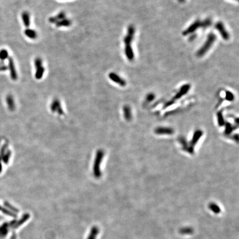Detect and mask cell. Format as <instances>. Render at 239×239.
Here are the masks:
<instances>
[{
  "label": "cell",
  "instance_id": "obj_1",
  "mask_svg": "<svg viewBox=\"0 0 239 239\" xmlns=\"http://www.w3.org/2000/svg\"><path fill=\"white\" fill-rule=\"evenodd\" d=\"M216 39H217V37L214 33H210V34H209L207 35L206 41L205 42L204 44L197 51V55L198 57H203V55H204L207 53V51L210 50V48L212 47V46L214 43Z\"/></svg>",
  "mask_w": 239,
  "mask_h": 239
},
{
  "label": "cell",
  "instance_id": "obj_2",
  "mask_svg": "<svg viewBox=\"0 0 239 239\" xmlns=\"http://www.w3.org/2000/svg\"><path fill=\"white\" fill-rule=\"evenodd\" d=\"M135 34V28L133 25H130L127 30V34L126 36L123 38V42L126 45H131L134 38Z\"/></svg>",
  "mask_w": 239,
  "mask_h": 239
},
{
  "label": "cell",
  "instance_id": "obj_3",
  "mask_svg": "<svg viewBox=\"0 0 239 239\" xmlns=\"http://www.w3.org/2000/svg\"><path fill=\"white\" fill-rule=\"evenodd\" d=\"M16 220H14L10 222H6L2 225L0 226V238L2 239L5 238L8 234L10 228L12 229V226L16 222Z\"/></svg>",
  "mask_w": 239,
  "mask_h": 239
},
{
  "label": "cell",
  "instance_id": "obj_4",
  "mask_svg": "<svg viewBox=\"0 0 239 239\" xmlns=\"http://www.w3.org/2000/svg\"><path fill=\"white\" fill-rule=\"evenodd\" d=\"M215 29L218 31L219 33L220 34L222 38L225 40V41H228L230 38V34L226 29L225 26L224 25L223 23L222 22H218L216 23L215 26Z\"/></svg>",
  "mask_w": 239,
  "mask_h": 239
},
{
  "label": "cell",
  "instance_id": "obj_5",
  "mask_svg": "<svg viewBox=\"0 0 239 239\" xmlns=\"http://www.w3.org/2000/svg\"><path fill=\"white\" fill-rule=\"evenodd\" d=\"M200 27H201V21L199 20H197L193 23L189 27H188L185 30H184L182 33V34L184 36L192 34L194 33V32H195Z\"/></svg>",
  "mask_w": 239,
  "mask_h": 239
},
{
  "label": "cell",
  "instance_id": "obj_6",
  "mask_svg": "<svg viewBox=\"0 0 239 239\" xmlns=\"http://www.w3.org/2000/svg\"><path fill=\"white\" fill-rule=\"evenodd\" d=\"M174 132L173 128L168 127H158L154 130V133L158 135H172Z\"/></svg>",
  "mask_w": 239,
  "mask_h": 239
},
{
  "label": "cell",
  "instance_id": "obj_7",
  "mask_svg": "<svg viewBox=\"0 0 239 239\" xmlns=\"http://www.w3.org/2000/svg\"><path fill=\"white\" fill-rule=\"evenodd\" d=\"M109 78L113 81L114 83L118 84L119 85L124 87L126 85V81H125L121 77H120L118 75H117L116 73L115 72H110L108 74Z\"/></svg>",
  "mask_w": 239,
  "mask_h": 239
},
{
  "label": "cell",
  "instance_id": "obj_8",
  "mask_svg": "<svg viewBox=\"0 0 239 239\" xmlns=\"http://www.w3.org/2000/svg\"><path fill=\"white\" fill-rule=\"evenodd\" d=\"M203 132L201 130H197L194 132L192 137V139L191 140V145L189 149L190 153H192V152L193 151V149L192 147H194V146L197 144L199 140L203 136Z\"/></svg>",
  "mask_w": 239,
  "mask_h": 239
},
{
  "label": "cell",
  "instance_id": "obj_9",
  "mask_svg": "<svg viewBox=\"0 0 239 239\" xmlns=\"http://www.w3.org/2000/svg\"><path fill=\"white\" fill-rule=\"evenodd\" d=\"M190 88H191V86L189 84H184L182 86L179 91H178V93H177V94L174 96V97L173 98V101L174 100L179 99L182 96L185 95L189 91Z\"/></svg>",
  "mask_w": 239,
  "mask_h": 239
},
{
  "label": "cell",
  "instance_id": "obj_10",
  "mask_svg": "<svg viewBox=\"0 0 239 239\" xmlns=\"http://www.w3.org/2000/svg\"><path fill=\"white\" fill-rule=\"evenodd\" d=\"M103 156H104L103 152L100 151L97 154V156L96 157L95 166H94V173L96 176H98V177L99 176V174H100L99 172L100 162H101Z\"/></svg>",
  "mask_w": 239,
  "mask_h": 239
},
{
  "label": "cell",
  "instance_id": "obj_11",
  "mask_svg": "<svg viewBox=\"0 0 239 239\" xmlns=\"http://www.w3.org/2000/svg\"><path fill=\"white\" fill-rule=\"evenodd\" d=\"M64 18H66V14L64 11H61L59 14H57L56 16L50 17L48 21L50 23H54L55 24L56 23L60 21V20H62Z\"/></svg>",
  "mask_w": 239,
  "mask_h": 239
},
{
  "label": "cell",
  "instance_id": "obj_12",
  "mask_svg": "<svg viewBox=\"0 0 239 239\" xmlns=\"http://www.w3.org/2000/svg\"><path fill=\"white\" fill-rule=\"evenodd\" d=\"M125 53L127 59L130 61H132L134 59L135 55L133 49L131 45H126L125 48Z\"/></svg>",
  "mask_w": 239,
  "mask_h": 239
},
{
  "label": "cell",
  "instance_id": "obj_13",
  "mask_svg": "<svg viewBox=\"0 0 239 239\" xmlns=\"http://www.w3.org/2000/svg\"><path fill=\"white\" fill-rule=\"evenodd\" d=\"M29 217H30V215L29 214H28V213L24 214L19 220L16 221V222L13 226L12 229H16L18 228V227L22 225L26 221H27L29 219Z\"/></svg>",
  "mask_w": 239,
  "mask_h": 239
},
{
  "label": "cell",
  "instance_id": "obj_14",
  "mask_svg": "<svg viewBox=\"0 0 239 239\" xmlns=\"http://www.w3.org/2000/svg\"><path fill=\"white\" fill-rule=\"evenodd\" d=\"M9 68L10 69V72H11V77L13 80H16L17 79V74L16 69L14 67V60L12 58H10L9 59Z\"/></svg>",
  "mask_w": 239,
  "mask_h": 239
},
{
  "label": "cell",
  "instance_id": "obj_15",
  "mask_svg": "<svg viewBox=\"0 0 239 239\" xmlns=\"http://www.w3.org/2000/svg\"><path fill=\"white\" fill-rule=\"evenodd\" d=\"M123 111L124 117L127 121H130L132 119V113L130 107L128 105H125L123 108Z\"/></svg>",
  "mask_w": 239,
  "mask_h": 239
},
{
  "label": "cell",
  "instance_id": "obj_16",
  "mask_svg": "<svg viewBox=\"0 0 239 239\" xmlns=\"http://www.w3.org/2000/svg\"><path fill=\"white\" fill-rule=\"evenodd\" d=\"M99 233V229L98 226H94L91 229L90 234L88 236L87 239H96V236Z\"/></svg>",
  "mask_w": 239,
  "mask_h": 239
},
{
  "label": "cell",
  "instance_id": "obj_17",
  "mask_svg": "<svg viewBox=\"0 0 239 239\" xmlns=\"http://www.w3.org/2000/svg\"><path fill=\"white\" fill-rule=\"evenodd\" d=\"M71 25H72V21L67 18H64L63 19L60 20V21L55 23V26L57 27H69Z\"/></svg>",
  "mask_w": 239,
  "mask_h": 239
},
{
  "label": "cell",
  "instance_id": "obj_18",
  "mask_svg": "<svg viewBox=\"0 0 239 239\" xmlns=\"http://www.w3.org/2000/svg\"><path fill=\"white\" fill-rule=\"evenodd\" d=\"M24 34L27 37L32 39H36L38 36L37 33L36 31L29 28H27L24 31Z\"/></svg>",
  "mask_w": 239,
  "mask_h": 239
},
{
  "label": "cell",
  "instance_id": "obj_19",
  "mask_svg": "<svg viewBox=\"0 0 239 239\" xmlns=\"http://www.w3.org/2000/svg\"><path fill=\"white\" fill-rule=\"evenodd\" d=\"M22 18L24 25L26 27H28L30 26V16L29 14L27 12L24 11L22 14Z\"/></svg>",
  "mask_w": 239,
  "mask_h": 239
},
{
  "label": "cell",
  "instance_id": "obj_20",
  "mask_svg": "<svg viewBox=\"0 0 239 239\" xmlns=\"http://www.w3.org/2000/svg\"><path fill=\"white\" fill-rule=\"evenodd\" d=\"M209 208L215 214H219L221 212V209L218 205L215 203H210L209 204Z\"/></svg>",
  "mask_w": 239,
  "mask_h": 239
},
{
  "label": "cell",
  "instance_id": "obj_21",
  "mask_svg": "<svg viewBox=\"0 0 239 239\" xmlns=\"http://www.w3.org/2000/svg\"><path fill=\"white\" fill-rule=\"evenodd\" d=\"M179 232L182 235L192 234L194 233V229L191 227H184L180 229Z\"/></svg>",
  "mask_w": 239,
  "mask_h": 239
},
{
  "label": "cell",
  "instance_id": "obj_22",
  "mask_svg": "<svg viewBox=\"0 0 239 239\" xmlns=\"http://www.w3.org/2000/svg\"><path fill=\"white\" fill-rule=\"evenodd\" d=\"M45 72V68L43 66L36 69V72L35 73V78L37 79H41L43 76Z\"/></svg>",
  "mask_w": 239,
  "mask_h": 239
},
{
  "label": "cell",
  "instance_id": "obj_23",
  "mask_svg": "<svg viewBox=\"0 0 239 239\" xmlns=\"http://www.w3.org/2000/svg\"><path fill=\"white\" fill-rule=\"evenodd\" d=\"M6 101H7V104L8 105V106H9V110H11V111L14 110V109L15 105H14V99H13L12 96H11V95L7 96V99H6Z\"/></svg>",
  "mask_w": 239,
  "mask_h": 239
},
{
  "label": "cell",
  "instance_id": "obj_24",
  "mask_svg": "<svg viewBox=\"0 0 239 239\" xmlns=\"http://www.w3.org/2000/svg\"><path fill=\"white\" fill-rule=\"evenodd\" d=\"M0 211H1L4 214H5L7 215H9L10 217H17V215L15 213L9 211V210H8L6 208L2 207L1 206H0Z\"/></svg>",
  "mask_w": 239,
  "mask_h": 239
},
{
  "label": "cell",
  "instance_id": "obj_25",
  "mask_svg": "<svg viewBox=\"0 0 239 239\" xmlns=\"http://www.w3.org/2000/svg\"><path fill=\"white\" fill-rule=\"evenodd\" d=\"M212 20L210 18L205 19L204 21H201V27L204 29L210 27L212 24Z\"/></svg>",
  "mask_w": 239,
  "mask_h": 239
},
{
  "label": "cell",
  "instance_id": "obj_26",
  "mask_svg": "<svg viewBox=\"0 0 239 239\" xmlns=\"http://www.w3.org/2000/svg\"><path fill=\"white\" fill-rule=\"evenodd\" d=\"M4 205L7 208L9 209V211H11L12 212H14V213H17V212H19V210H18V209H17L16 207H14V206H12L11 204H10L8 202H5L4 203Z\"/></svg>",
  "mask_w": 239,
  "mask_h": 239
},
{
  "label": "cell",
  "instance_id": "obj_27",
  "mask_svg": "<svg viewBox=\"0 0 239 239\" xmlns=\"http://www.w3.org/2000/svg\"><path fill=\"white\" fill-rule=\"evenodd\" d=\"M34 67L36 69H38V68H40L41 67H42V64H43V61L42 59L39 58V57H37L36 58L34 59Z\"/></svg>",
  "mask_w": 239,
  "mask_h": 239
},
{
  "label": "cell",
  "instance_id": "obj_28",
  "mask_svg": "<svg viewBox=\"0 0 239 239\" xmlns=\"http://www.w3.org/2000/svg\"><path fill=\"white\" fill-rule=\"evenodd\" d=\"M234 95L230 91H226L225 93V99L227 101H233L234 100Z\"/></svg>",
  "mask_w": 239,
  "mask_h": 239
},
{
  "label": "cell",
  "instance_id": "obj_29",
  "mask_svg": "<svg viewBox=\"0 0 239 239\" xmlns=\"http://www.w3.org/2000/svg\"><path fill=\"white\" fill-rule=\"evenodd\" d=\"M217 119H218L217 120L218 123L220 126H222L225 125V121L222 113H217Z\"/></svg>",
  "mask_w": 239,
  "mask_h": 239
},
{
  "label": "cell",
  "instance_id": "obj_30",
  "mask_svg": "<svg viewBox=\"0 0 239 239\" xmlns=\"http://www.w3.org/2000/svg\"><path fill=\"white\" fill-rule=\"evenodd\" d=\"M11 156V152L10 151H8L6 154H5L3 156H2V159H3V161L5 163H7L9 161V157Z\"/></svg>",
  "mask_w": 239,
  "mask_h": 239
},
{
  "label": "cell",
  "instance_id": "obj_31",
  "mask_svg": "<svg viewBox=\"0 0 239 239\" xmlns=\"http://www.w3.org/2000/svg\"><path fill=\"white\" fill-rule=\"evenodd\" d=\"M154 99H155V95L154 94V93H149L148 95H147L146 101H147V103H151Z\"/></svg>",
  "mask_w": 239,
  "mask_h": 239
},
{
  "label": "cell",
  "instance_id": "obj_32",
  "mask_svg": "<svg viewBox=\"0 0 239 239\" xmlns=\"http://www.w3.org/2000/svg\"><path fill=\"white\" fill-rule=\"evenodd\" d=\"M8 57V52L6 50H2L0 52V58L2 59H5Z\"/></svg>",
  "mask_w": 239,
  "mask_h": 239
},
{
  "label": "cell",
  "instance_id": "obj_33",
  "mask_svg": "<svg viewBox=\"0 0 239 239\" xmlns=\"http://www.w3.org/2000/svg\"><path fill=\"white\" fill-rule=\"evenodd\" d=\"M233 128L231 126L230 123H228L226 125V129L225 130V133H230V132L232 131Z\"/></svg>",
  "mask_w": 239,
  "mask_h": 239
},
{
  "label": "cell",
  "instance_id": "obj_34",
  "mask_svg": "<svg viewBox=\"0 0 239 239\" xmlns=\"http://www.w3.org/2000/svg\"><path fill=\"white\" fill-rule=\"evenodd\" d=\"M7 147V144H5L3 146V147H2L1 151V156H2L5 154V151H6V149Z\"/></svg>",
  "mask_w": 239,
  "mask_h": 239
},
{
  "label": "cell",
  "instance_id": "obj_35",
  "mask_svg": "<svg viewBox=\"0 0 239 239\" xmlns=\"http://www.w3.org/2000/svg\"><path fill=\"white\" fill-rule=\"evenodd\" d=\"M196 37H197V34H195L194 33H193V34H190L189 38V41H194V39L196 38Z\"/></svg>",
  "mask_w": 239,
  "mask_h": 239
},
{
  "label": "cell",
  "instance_id": "obj_36",
  "mask_svg": "<svg viewBox=\"0 0 239 239\" xmlns=\"http://www.w3.org/2000/svg\"><path fill=\"white\" fill-rule=\"evenodd\" d=\"M11 239H16V235H15L14 234H12V237H11Z\"/></svg>",
  "mask_w": 239,
  "mask_h": 239
},
{
  "label": "cell",
  "instance_id": "obj_37",
  "mask_svg": "<svg viewBox=\"0 0 239 239\" xmlns=\"http://www.w3.org/2000/svg\"><path fill=\"white\" fill-rule=\"evenodd\" d=\"M2 171V164H1V158H0V173Z\"/></svg>",
  "mask_w": 239,
  "mask_h": 239
},
{
  "label": "cell",
  "instance_id": "obj_38",
  "mask_svg": "<svg viewBox=\"0 0 239 239\" xmlns=\"http://www.w3.org/2000/svg\"><path fill=\"white\" fill-rule=\"evenodd\" d=\"M185 1V0H178V1H179L180 3H183V2H184Z\"/></svg>",
  "mask_w": 239,
  "mask_h": 239
},
{
  "label": "cell",
  "instance_id": "obj_39",
  "mask_svg": "<svg viewBox=\"0 0 239 239\" xmlns=\"http://www.w3.org/2000/svg\"><path fill=\"white\" fill-rule=\"evenodd\" d=\"M237 1H238V0H237Z\"/></svg>",
  "mask_w": 239,
  "mask_h": 239
}]
</instances>
